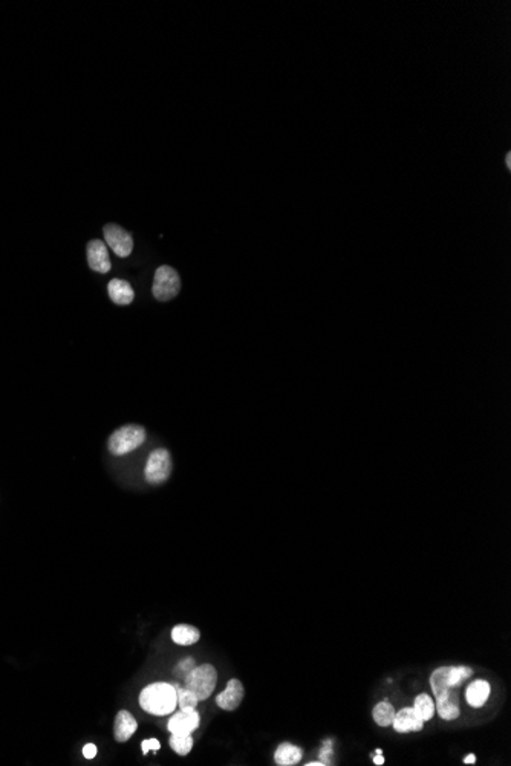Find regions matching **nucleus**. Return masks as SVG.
<instances>
[{"mask_svg":"<svg viewBox=\"0 0 511 766\" xmlns=\"http://www.w3.org/2000/svg\"><path fill=\"white\" fill-rule=\"evenodd\" d=\"M194 667H196V664H194V661H193L192 658L183 659V661H181V663L178 664V667H177V673L183 674V676L186 678V674H187V673H190V672L194 669Z\"/></svg>","mask_w":511,"mask_h":766,"instance_id":"22","label":"nucleus"},{"mask_svg":"<svg viewBox=\"0 0 511 766\" xmlns=\"http://www.w3.org/2000/svg\"><path fill=\"white\" fill-rule=\"evenodd\" d=\"M108 292L110 300L117 305H130L135 299L130 283L121 279L110 280V283L108 285Z\"/></svg>","mask_w":511,"mask_h":766,"instance_id":"14","label":"nucleus"},{"mask_svg":"<svg viewBox=\"0 0 511 766\" xmlns=\"http://www.w3.org/2000/svg\"><path fill=\"white\" fill-rule=\"evenodd\" d=\"M141 748H143V753L147 754L150 749L158 751L161 748V743L157 739H147V740H143Z\"/></svg>","mask_w":511,"mask_h":766,"instance_id":"23","label":"nucleus"},{"mask_svg":"<svg viewBox=\"0 0 511 766\" xmlns=\"http://www.w3.org/2000/svg\"><path fill=\"white\" fill-rule=\"evenodd\" d=\"M218 683V672L212 664H202L186 674V688L196 694L199 701L208 699Z\"/></svg>","mask_w":511,"mask_h":766,"instance_id":"4","label":"nucleus"},{"mask_svg":"<svg viewBox=\"0 0 511 766\" xmlns=\"http://www.w3.org/2000/svg\"><path fill=\"white\" fill-rule=\"evenodd\" d=\"M153 297L159 301H169L177 297L181 291V280L177 270L172 266H159L153 279Z\"/></svg>","mask_w":511,"mask_h":766,"instance_id":"5","label":"nucleus"},{"mask_svg":"<svg viewBox=\"0 0 511 766\" xmlns=\"http://www.w3.org/2000/svg\"><path fill=\"white\" fill-rule=\"evenodd\" d=\"M474 762H476V756H474V754H470V756H467V757L464 758V763H467V765H473Z\"/></svg>","mask_w":511,"mask_h":766,"instance_id":"25","label":"nucleus"},{"mask_svg":"<svg viewBox=\"0 0 511 766\" xmlns=\"http://www.w3.org/2000/svg\"><path fill=\"white\" fill-rule=\"evenodd\" d=\"M423 719L415 713L414 708H403L401 712L395 713L392 727L397 733H414V731L423 729Z\"/></svg>","mask_w":511,"mask_h":766,"instance_id":"11","label":"nucleus"},{"mask_svg":"<svg viewBox=\"0 0 511 766\" xmlns=\"http://www.w3.org/2000/svg\"><path fill=\"white\" fill-rule=\"evenodd\" d=\"M435 712H438L439 718L444 720H454L459 718V702L458 694L452 692L445 694L444 698L437 699L435 702Z\"/></svg>","mask_w":511,"mask_h":766,"instance_id":"15","label":"nucleus"},{"mask_svg":"<svg viewBox=\"0 0 511 766\" xmlns=\"http://www.w3.org/2000/svg\"><path fill=\"white\" fill-rule=\"evenodd\" d=\"M395 708L394 705L390 704L388 701H383V702H378L375 705L372 716H374V720L377 725L380 727H390L392 722H394L395 718Z\"/></svg>","mask_w":511,"mask_h":766,"instance_id":"18","label":"nucleus"},{"mask_svg":"<svg viewBox=\"0 0 511 766\" xmlns=\"http://www.w3.org/2000/svg\"><path fill=\"white\" fill-rule=\"evenodd\" d=\"M137 728L138 722L135 720L134 716L129 712H126V709L118 712L114 723V736L117 742H128L135 734Z\"/></svg>","mask_w":511,"mask_h":766,"instance_id":"12","label":"nucleus"},{"mask_svg":"<svg viewBox=\"0 0 511 766\" xmlns=\"http://www.w3.org/2000/svg\"><path fill=\"white\" fill-rule=\"evenodd\" d=\"M300 758H302V749L288 742L279 745L274 753V762L279 766H292L299 763Z\"/></svg>","mask_w":511,"mask_h":766,"instance_id":"16","label":"nucleus"},{"mask_svg":"<svg viewBox=\"0 0 511 766\" xmlns=\"http://www.w3.org/2000/svg\"><path fill=\"white\" fill-rule=\"evenodd\" d=\"M490 693H492V687H490L487 681L478 679V681H473V683L467 687L465 699L470 707L481 708L485 705L487 699L490 698Z\"/></svg>","mask_w":511,"mask_h":766,"instance_id":"13","label":"nucleus"},{"mask_svg":"<svg viewBox=\"0 0 511 766\" xmlns=\"http://www.w3.org/2000/svg\"><path fill=\"white\" fill-rule=\"evenodd\" d=\"M83 756L86 758H94L97 756V747L94 743H88L85 748H83Z\"/></svg>","mask_w":511,"mask_h":766,"instance_id":"24","label":"nucleus"},{"mask_svg":"<svg viewBox=\"0 0 511 766\" xmlns=\"http://www.w3.org/2000/svg\"><path fill=\"white\" fill-rule=\"evenodd\" d=\"M169 743L174 753L179 756H187L193 748V737L192 734H172Z\"/></svg>","mask_w":511,"mask_h":766,"instance_id":"20","label":"nucleus"},{"mask_svg":"<svg viewBox=\"0 0 511 766\" xmlns=\"http://www.w3.org/2000/svg\"><path fill=\"white\" fill-rule=\"evenodd\" d=\"M473 670L470 667H439L430 676V687L435 694V699L444 698L445 694L452 693L454 688L464 683L465 679L472 676Z\"/></svg>","mask_w":511,"mask_h":766,"instance_id":"2","label":"nucleus"},{"mask_svg":"<svg viewBox=\"0 0 511 766\" xmlns=\"http://www.w3.org/2000/svg\"><path fill=\"white\" fill-rule=\"evenodd\" d=\"M199 630L188 624H178L172 630V639L178 645H193L199 641Z\"/></svg>","mask_w":511,"mask_h":766,"instance_id":"17","label":"nucleus"},{"mask_svg":"<svg viewBox=\"0 0 511 766\" xmlns=\"http://www.w3.org/2000/svg\"><path fill=\"white\" fill-rule=\"evenodd\" d=\"M374 763H375V765H383V763H384V757H383L381 754H377V756L374 757Z\"/></svg>","mask_w":511,"mask_h":766,"instance_id":"26","label":"nucleus"},{"mask_svg":"<svg viewBox=\"0 0 511 766\" xmlns=\"http://www.w3.org/2000/svg\"><path fill=\"white\" fill-rule=\"evenodd\" d=\"M243 685L239 679H230L228 684L226 687V690H223L221 694H218V698H216V704H218L219 708L222 709H227V712H233L237 707L241 705V702L243 699Z\"/></svg>","mask_w":511,"mask_h":766,"instance_id":"10","label":"nucleus"},{"mask_svg":"<svg viewBox=\"0 0 511 766\" xmlns=\"http://www.w3.org/2000/svg\"><path fill=\"white\" fill-rule=\"evenodd\" d=\"M172 473V456L166 448H157L150 453L146 463V479L152 485L163 483L170 477Z\"/></svg>","mask_w":511,"mask_h":766,"instance_id":"6","label":"nucleus"},{"mask_svg":"<svg viewBox=\"0 0 511 766\" xmlns=\"http://www.w3.org/2000/svg\"><path fill=\"white\" fill-rule=\"evenodd\" d=\"M88 263H89V268L92 271H97L100 274H106L110 271L112 268V263H110V259H109V251L106 248V245L104 242L98 241H90L88 245Z\"/></svg>","mask_w":511,"mask_h":766,"instance_id":"8","label":"nucleus"},{"mask_svg":"<svg viewBox=\"0 0 511 766\" xmlns=\"http://www.w3.org/2000/svg\"><path fill=\"white\" fill-rule=\"evenodd\" d=\"M505 164H507L508 168H511V153H507V157H505Z\"/></svg>","mask_w":511,"mask_h":766,"instance_id":"27","label":"nucleus"},{"mask_svg":"<svg viewBox=\"0 0 511 766\" xmlns=\"http://www.w3.org/2000/svg\"><path fill=\"white\" fill-rule=\"evenodd\" d=\"M414 709L419 718L423 719V722L430 720L433 718V714H435V702H433V699L429 694L423 693L417 696Z\"/></svg>","mask_w":511,"mask_h":766,"instance_id":"19","label":"nucleus"},{"mask_svg":"<svg viewBox=\"0 0 511 766\" xmlns=\"http://www.w3.org/2000/svg\"><path fill=\"white\" fill-rule=\"evenodd\" d=\"M139 705L146 713L153 716L172 714L178 705L177 685L166 683L147 685L139 694Z\"/></svg>","mask_w":511,"mask_h":766,"instance_id":"1","label":"nucleus"},{"mask_svg":"<svg viewBox=\"0 0 511 766\" xmlns=\"http://www.w3.org/2000/svg\"><path fill=\"white\" fill-rule=\"evenodd\" d=\"M177 692H178L179 709H183V712H194L199 702V699L196 698V694L188 690V688H179V687H177Z\"/></svg>","mask_w":511,"mask_h":766,"instance_id":"21","label":"nucleus"},{"mask_svg":"<svg viewBox=\"0 0 511 766\" xmlns=\"http://www.w3.org/2000/svg\"><path fill=\"white\" fill-rule=\"evenodd\" d=\"M146 441V428L137 424H129L118 428L109 438V452L115 456H123L143 445Z\"/></svg>","mask_w":511,"mask_h":766,"instance_id":"3","label":"nucleus"},{"mask_svg":"<svg viewBox=\"0 0 511 766\" xmlns=\"http://www.w3.org/2000/svg\"><path fill=\"white\" fill-rule=\"evenodd\" d=\"M306 765H308V766H323L325 763H321V762H311V763H306Z\"/></svg>","mask_w":511,"mask_h":766,"instance_id":"28","label":"nucleus"},{"mask_svg":"<svg viewBox=\"0 0 511 766\" xmlns=\"http://www.w3.org/2000/svg\"><path fill=\"white\" fill-rule=\"evenodd\" d=\"M104 239H106L110 250H114L117 256L128 257L134 250V239L130 233L117 223H108L104 227Z\"/></svg>","mask_w":511,"mask_h":766,"instance_id":"7","label":"nucleus"},{"mask_svg":"<svg viewBox=\"0 0 511 766\" xmlns=\"http://www.w3.org/2000/svg\"><path fill=\"white\" fill-rule=\"evenodd\" d=\"M201 718L198 712H183L179 709L178 713H174L169 720V731L170 734H192L193 731L198 729Z\"/></svg>","mask_w":511,"mask_h":766,"instance_id":"9","label":"nucleus"}]
</instances>
